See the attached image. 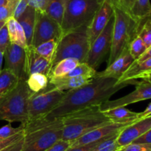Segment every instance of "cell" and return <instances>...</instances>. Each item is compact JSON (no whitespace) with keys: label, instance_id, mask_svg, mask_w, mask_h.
I'll use <instances>...</instances> for the list:
<instances>
[{"label":"cell","instance_id":"6da1fadb","mask_svg":"<svg viewBox=\"0 0 151 151\" xmlns=\"http://www.w3.org/2000/svg\"><path fill=\"white\" fill-rule=\"evenodd\" d=\"M137 83L136 80H128L119 83L116 78L95 77L88 83L66 91L60 103L44 117L47 119L63 117L90 106H100L118 91Z\"/></svg>","mask_w":151,"mask_h":151},{"label":"cell","instance_id":"7a4b0ae2","mask_svg":"<svg viewBox=\"0 0 151 151\" xmlns=\"http://www.w3.org/2000/svg\"><path fill=\"white\" fill-rule=\"evenodd\" d=\"M24 128V141L21 151H44L62 139V117L29 119Z\"/></svg>","mask_w":151,"mask_h":151},{"label":"cell","instance_id":"3957f363","mask_svg":"<svg viewBox=\"0 0 151 151\" xmlns=\"http://www.w3.org/2000/svg\"><path fill=\"white\" fill-rule=\"evenodd\" d=\"M62 119V139L71 142L92 130L112 122L101 110L100 106H90L72 112Z\"/></svg>","mask_w":151,"mask_h":151},{"label":"cell","instance_id":"277c9868","mask_svg":"<svg viewBox=\"0 0 151 151\" xmlns=\"http://www.w3.org/2000/svg\"><path fill=\"white\" fill-rule=\"evenodd\" d=\"M114 23L112 42L108 59V65L116 60L130 43L138 35L143 22H138L128 13L114 7Z\"/></svg>","mask_w":151,"mask_h":151},{"label":"cell","instance_id":"5b68a950","mask_svg":"<svg viewBox=\"0 0 151 151\" xmlns=\"http://www.w3.org/2000/svg\"><path fill=\"white\" fill-rule=\"evenodd\" d=\"M88 27H81L63 33L58 42L55 52L52 60V67L65 58H73L80 63L86 61L90 50L87 34Z\"/></svg>","mask_w":151,"mask_h":151},{"label":"cell","instance_id":"8992f818","mask_svg":"<svg viewBox=\"0 0 151 151\" xmlns=\"http://www.w3.org/2000/svg\"><path fill=\"white\" fill-rule=\"evenodd\" d=\"M32 93L26 81L19 80L14 88L0 102V120L25 125L29 120L27 104Z\"/></svg>","mask_w":151,"mask_h":151},{"label":"cell","instance_id":"52a82bcc","mask_svg":"<svg viewBox=\"0 0 151 151\" xmlns=\"http://www.w3.org/2000/svg\"><path fill=\"white\" fill-rule=\"evenodd\" d=\"M104 0H66L61 23L63 33L88 27Z\"/></svg>","mask_w":151,"mask_h":151},{"label":"cell","instance_id":"ba28073f","mask_svg":"<svg viewBox=\"0 0 151 151\" xmlns=\"http://www.w3.org/2000/svg\"><path fill=\"white\" fill-rule=\"evenodd\" d=\"M48 87V86H47ZM46 88L39 92L32 93L27 104L28 117L29 119L44 117L60 103L66 91L55 87Z\"/></svg>","mask_w":151,"mask_h":151},{"label":"cell","instance_id":"9c48e42d","mask_svg":"<svg viewBox=\"0 0 151 151\" xmlns=\"http://www.w3.org/2000/svg\"><path fill=\"white\" fill-rule=\"evenodd\" d=\"M63 35L61 26L49 16L45 11L36 10L31 45L34 47L52 39L59 40Z\"/></svg>","mask_w":151,"mask_h":151},{"label":"cell","instance_id":"30bf717a","mask_svg":"<svg viewBox=\"0 0 151 151\" xmlns=\"http://www.w3.org/2000/svg\"><path fill=\"white\" fill-rule=\"evenodd\" d=\"M114 23V17L113 16L103 32L91 44L86 63H88L94 69H97L104 61L106 56L110 53Z\"/></svg>","mask_w":151,"mask_h":151},{"label":"cell","instance_id":"8fae6325","mask_svg":"<svg viewBox=\"0 0 151 151\" xmlns=\"http://www.w3.org/2000/svg\"><path fill=\"white\" fill-rule=\"evenodd\" d=\"M4 58L5 69L11 72L19 80L27 79L26 49L10 43L4 52Z\"/></svg>","mask_w":151,"mask_h":151},{"label":"cell","instance_id":"7c38bea8","mask_svg":"<svg viewBox=\"0 0 151 151\" xmlns=\"http://www.w3.org/2000/svg\"><path fill=\"white\" fill-rule=\"evenodd\" d=\"M135 86V90L130 94L117 100H109L100 105L101 110L104 111L114 108L125 107L128 105L151 99V83L142 80L139 82L137 81Z\"/></svg>","mask_w":151,"mask_h":151},{"label":"cell","instance_id":"4fadbf2b","mask_svg":"<svg viewBox=\"0 0 151 151\" xmlns=\"http://www.w3.org/2000/svg\"><path fill=\"white\" fill-rule=\"evenodd\" d=\"M113 16L114 7L109 0H104L87 28L90 45L103 32Z\"/></svg>","mask_w":151,"mask_h":151},{"label":"cell","instance_id":"5bb4252c","mask_svg":"<svg viewBox=\"0 0 151 151\" xmlns=\"http://www.w3.org/2000/svg\"><path fill=\"white\" fill-rule=\"evenodd\" d=\"M128 125H129L118 124L114 123V122H111L107 125H103V126L99 127V128L84 134L77 139L74 140L73 142H71L70 147L83 145L88 144V143L94 142H97L98 140L107 138V137L119 133Z\"/></svg>","mask_w":151,"mask_h":151},{"label":"cell","instance_id":"9a60e30c","mask_svg":"<svg viewBox=\"0 0 151 151\" xmlns=\"http://www.w3.org/2000/svg\"><path fill=\"white\" fill-rule=\"evenodd\" d=\"M151 128V116H147L128 125L119 133L116 142L119 147L131 144Z\"/></svg>","mask_w":151,"mask_h":151},{"label":"cell","instance_id":"2e32d148","mask_svg":"<svg viewBox=\"0 0 151 151\" xmlns=\"http://www.w3.org/2000/svg\"><path fill=\"white\" fill-rule=\"evenodd\" d=\"M134 60H135L130 53L129 49L127 47L116 60H114L111 64L108 65L105 70L97 72L95 77H107L119 80L126 72L127 69L132 65Z\"/></svg>","mask_w":151,"mask_h":151},{"label":"cell","instance_id":"e0dca14e","mask_svg":"<svg viewBox=\"0 0 151 151\" xmlns=\"http://www.w3.org/2000/svg\"><path fill=\"white\" fill-rule=\"evenodd\" d=\"M26 52L27 71L28 76L32 74L41 73L49 77L52 69L51 63L38 54L33 46H27Z\"/></svg>","mask_w":151,"mask_h":151},{"label":"cell","instance_id":"ac0fdd59","mask_svg":"<svg viewBox=\"0 0 151 151\" xmlns=\"http://www.w3.org/2000/svg\"><path fill=\"white\" fill-rule=\"evenodd\" d=\"M49 83L60 91L74 89L79 88L91 82L94 78L87 76L59 77L49 78Z\"/></svg>","mask_w":151,"mask_h":151},{"label":"cell","instance_id":"d6986e66","mask_svg":"<svg viewBox=\"0 0 151 151\" xmlns=\"http://www.w3.org/2000/svg\"><path fill=\"white\" fill-rule=\"evenodd\" d=\"M104 114L112 122L131 125L139 120V113L131 111L125 107H117L104 111Z\"/></svg>","mask_w":151,"mask_h":151},{"label":"cell","instance_id":"ffe728a7","mask_svg":"<svg viewBox=\"0 0 151 151\" xmlns=\"http://www.w3.org/2000/svg\"><path fill=\"white\" fill-rule=\"evenodd\" d=\"M148 72H151V58L142 62H135L127 69L126 72L118 80V83L123 82L128 80H137L140 76Z\"/></svg>","mask_w":151,"mask_h":151},{"label":"cell","instance_id":"44dd1931","mask_svg":"<svg viewBox=\"0 0 151 151\" xmlns=\"http://www.w3.org/2000/svg\"><path fill=\"white\" fill-rule=\"evenodd\" d=\"M35 17H36V10L30 6H28L22 16L17 19V22L22 27L24 31L27 46L31 45L32 42Z\"/></svg>","mask_w":151,"mask_h":151},{"label":"cell","instance_id":"7402d4cb","mask_svg":"<svg viewBox=\"0 0 151 151\" xmlns=\"http://www.w3.org/2000/svg\"><path fill=\"white\" fill-rule=\"evenodd\" d=\"M19 80L8 69L0 71V102L14 88Z\"/></svg>","mask_w":151,"mask_h":151},{"label":"cell","instance_id":"603a6c76","mask_svg":"<svg viewBox=\"0 0 151 151\" xmlns=\"http://www.w3.org/2000/svg\"><path fill=\"white\" fill-rule=\"evenodd\" d=\"M80 63L78 60L73 58H65L60 60L52 67L49 78L63 77L75 69Z\"/></svg>","mask_w":151,"mask_h":151},{"label":"cell","instance_id":"cb8c5ba5","mask_svg":"<svg viewBox=\"0 0 151 151\" xmlns=\"http://www.w3.org/2000/svg\"><path fill=\"white\" fill-rule=\"evenodd\" d=\"M66 2V0H51L45 10V13L60 26L64 15Z\"/></svg>","mask_w":151,"mask_h":151},{"label":"cell","instance_id":"d4e9b609","mask_svg":"<svg viewBox=\"0 0 151 151\" xmlns=\"http://www.w3.org/2000/svg\"><path fill=\"white\" fill-rule=\"evenodd\" d=\"M150 0H136L131 16L138 22H143L150 16Z\"/></svg>","mask_w":151,"mask_h":151},{"label":"cell","instance_id":"484cf974","mask_svg":"<svg viewBox=\"0 0 151 151\" xmlns=\"http://www.w3.org/2000/svg\"><path fill=\"white\" fill-rule=\"evenodd\" d=\"M49 81V77L47 75L41 73H35L28 76L26 83L29 89L33 93H36L45 89L48 86Z\"/></svg>","mask_w":151,"mask_h":151},{"label":"cell","instance_id":"4316f807","mask_svg":"<svg viewBox=\"0 0 151 151\" xmlns=\"http://www.w3.org/2000/svg\"><path fill=\"white\" fill-rule=\"evenodd\" d=\"M58 42V40L52 39L50 41H45L34 48L38 54H39L40 55H41L43 58L47 59L48 61L52 63L55 52Z\"/></svg>","mask_w":151,"mask_h":151},{"label":"cell","instance_id":"83f0119b","mask_svg":"<svg viewBox=\"0 0 151 151\" xmlns=\"http://www.w3.org/2000/svg\"><path fill=\"white\" fill-rule=\"evenodd\" d=\"M97 71L90 66L88 63L86 62L84 63H80L75 69L65 75L63 77H75V76H87L90 78H94L97 74Z\"/></svg>","mask_w":151,"mask_h":151},{"label":"cell","instance_id":"f1b7e54d","mask_svg":"<svg viewBox=\"0 0 151 151\" xmlns=\"http://www.w3.org/2000/svg\"><path fill=\"white\" fill-rule=\"evenodd\" d=\"M128 49H129L130 53L135 60L141 57L147 50V47L144 41L139 35H137L130 43Z\"/></svg>","mask_w":151,"mask_h":151},{"label":"cell","instance_id":"f546056e","mask_svg":"<svg viewBox=\"0 0 151 151\" xmlns=\"http://www.w3.org/2000/svg\"><path fill=\"white\" fill-rule=\"evenodd\" d=\"M118 134L119 133L109 138L105 139L91 151H118L120 148L116 142Z\"/></svg>","mask_w":151,"mask_h":151},{"label":"cell","instance_id":"4dcf8cb0","mask_svg":"<svg viewBox=\"0 0 151 151\" xmlns=\"http://www.w3.org/2000/svg\"><path fill=\"white\" fill-rule=\"evenodd\" d=\"M138 35L145 44L147 50L151 47V17L149 16L143 22Z\"/></svg>","mask_w":151,"mask_h":151},{"label":"cell","instance_id":"1f68e13d","mask_svg":"<svg viewBox=\"0 0 151 151\" xmlns=\"http://www.w3.org/2000/svg\"><path fill=\"white\" fill-rule=\"evenodd\" d=\"M24 125L23 124H21L17 128H13L11 123H8L0 128V140L9 138L18 133H20L21 131H24Z\"/></svg>","mask_w":151,"mask_h":151},{"label":"cell","instance_id":"d6a6232c","mask_svg":"<svg viewBox=\"0 0 151 151\" xmlns=\"http://www.w3.org/2000/svg\"><path fill=\"white\" fill-rule=\"evenodd\" d=\"M18 1L19 0H11L6 5L0 6V22L7 20L9 18L13 16Z\"/></svg>","mask_w":151,"mask_h":151},{"label":"cell","instance_id":"836d02e7","mask_svg":"<svg viewBox=\"0 0 151 151\" xmlns=\"http://www.w3.org/2000/svg\"><path fill=\"white\" fill-rule=\"evenodd\" d=\"M114 7L119 9L131 15V10L134 5L136 0H109Z\"/></svg>","mask_w":151,"mask_h":151},{"label":"cell","instance_id":"e575fe53","mask_svg":"<svg viewBox=\"0 0 151 151\" xmlns=\"http://www.w3.org/2000/svg\"><path fill=\"white\" fill-rule=\"evenodd\" d=\"M118 151H151V144L149 143H131L120 147Z\"/></svg>","mask_w":151,"mask_h":151},{"label":"cell","instance_id":"d590c367","mask_svg":"<svg viewBox=\"0 0 151 151\" xmlns=\"http://www.w3.org/2000/svg\"><path fill=\"white\" fill-rule=\"evenodd\" d=\"M10 44V38H9L8 30H7V23L0 30V52L4 55L6 49Z\"/></svg>","mask_w":151,"mask_h":151},{"label":"cell","instance_id":"8d00e7d4","mask_svg":"<svg viewBox=\"0 0 151 151\" xmlns=\"http://www.w3.org/2000/svg\"><path fill=\"white\" fill-rule=\"evenodd\" d=\"M16 22H17V20L14 19L13 16L10 17L7 20V27L9 33V38H10V43H12V44H16V32H17Z\"/></svg>","mask_w":151,"mask_h":151},{"label":"cell","instance_id":"74e56055","mask_svg":"<svg viewBox=\"0 0 151 151\" xmlns=\"http://www.w3.org/2000/svg\"><path fill=\"white\" fill-rule=\"evenodd\" d=\"M23 138L24 131H21L20 133H18V134H15V135L12 136V137H9V138L4 139H1L0 140V150L9 147V146L11 145L16 143V142L22 139Z\"/></svg>","mask_w":151,"mask_h":151},{"label":"cell","instance_id":"f35d334b","mask_svg":"<svg viewBox=\"0 0 151 151\" xmlns=\"http://www.w3.org/2000/svg\"><path fill=\"white\" fill-rule=\"evenodd\" d=\"M16 28H17V32H16V44L26 49L27 47L26 35H25L24 29L18 22H16Z\"/></svg>","mask_w":151,"mask_h":151},{"label":"cell","instance_id":"ab89813d","mask_svg":"<svg viewBox=\"0 0 151 151\" xmlns=\"http://www.w3.org/2000/svg\"><path fill=\"white\" fill-rule=\"evenodd\" d=\"M70 146L71 142L60 139L44 151H66L70 147Z\"/></svg>","mask_w":151,"mask_h":151},{"label":"cell","instance_id":"60d3db41","mask_svg":"<svg viewBox=\"0 0 151 151\" xmlns=\"http://www.w3.org/2000/svg\"><path fill=\"white\" fill-rule=\"evenodd\" d=\"M28 6L29 5H28L27 0H19L13 11V17L17 20L22 16V13L25 11Z\"/></svg>","mask_w":151,"mask_h":151},{"label":"cell","instance_id":"b9f144b4","mask_svg":"<svg viewBox=\"0 0 151 151\" xmlns=\"http://www.w3.org/2000/svg\"><path fill=\"white\" fill-rule=\"evenodd\" d=\"M107 138H109V137H107ZM107 138H105V139H107ZM105 139L98 140V141H97V142H94L88 143V144L83 145L75 146V147H70L66 151H91L94 147H96V146H97V145L100 142H102L103 140H104Z\"/></svg>","mask_w":151,"mask_h":151},{"label":"cell","instance_id":"7bdbcfd3","mask_svg":"<svg viewBox=\"0 0 151 151\" xmlns=\"http://www.w3.org/2000/svg\"><path fill=\"white\" fill-rule=\"evenodd\" d=\"M51 0H27L28 5L35 10L45 11L47 5Z\"/></svg>","mask_w":151,"mask_h":151},{"label":"cell","instance_id":"ee69618b","mask_svg":"<svg viewBox=\"0 0 151 151\" xmlns=\"http://www.w3.org/2000/svg\"><path fill=\"white\" fill-rule=\"evenodd\" d=\"M132 143H149L151 144V128Z\"/></svg>","mask_w":151,"mask_h":151},{"label":"cell","instance_id":"f6af8a7d","mask_svg":"<svg viewBox=\"0 0 151 151\" xmlns=\"http://www.w3.org/2000/svg\"><path fill=\"white\" fill-rule=\"evenodd\" d=\"M23 141H24V138L22 139L19 140V141L16 142V143L14 144L11 145L9 147H6V148L3 149V150H0V151H20L22 150V145H23Z\"/></svg>","mask_w":151,"mask_h":151},{"label":"cell","instance_id":"bcb514c9","mask_svg":"<svg viewBox=\"0 0 151 151\" xmlns=\"http://www.w3.org/2000/svg\"><path fill=\"white\" fill-rule=\"evenodd\" d=\"M151 58V47H149L147 50L145 51V52L142 55L140 58H139L137 60H135V62H142L143 60H146V59Z\"/></svg>","mask_w":151,"mask_h":151},{"label":"cell","instance_id":"7dc6e473","mask_svg":"<svg viewBox=\"0 0 151 151\" xmlns=\"http://www.w3.org/2000/svg\"><path fill=\"white\" fill-rule=\"evenodd\" d=\"M151 114V103L148 105L147 108L145 109V110L143 112H141L139 113V119H143L145 117H147V116Z\"/></svg>","mask_w":151,"mask_h":151},{"label":"cell","instance_id":"c3c4849f","mask_svg":"<svg viewBox=\"0 0 151 151\" xmlns=\"http://www.w3.org/2000/svg\"><path fill=\"white\" fill-rule=\"evenodd\" d=\"M139 78L142 80H145V81H148V82L151 83V72L144 74V75H142V76H140Z\"/></svg>","mask_w":151,"mask_h":151},{"label":"cell","instance_id":"681fc988","mask_svg":"<svg viewBox=\"0 0 151 151\" xmlns=\"http://www.w3.org/2000/svg\"><path fill=\"white\" fill-rule=\"evenodd\" d=\"M11 0H0V6L6 5V4H8Z\"/></svg>","mask_w":151,"mask_h":151},{"label":"cell","instance_id":"f907efd6","mask_svg":"<svg viewBox=\"0 0 151 151\" xmlns=\"http://www.w3.org/2000/svg\"><path fill=\"white\" fill-rule=\"evenodd\" d=\"M6 23H7V20L1 21V22H0V30H1V28H2L6 24Z\"/></svg>","mask_w":151,"mask_h":151},{"label":"cell","instance_id":"816d5d0a","mask_svg":"<svg viewBox=\"0 0 151 151\" xmlns=\"http://www.w3.org/2000/svg\"><path fill=\"white\" fill-rule=\"evenodd\" d=\"M3 58H4V55H3L1 52H0V71L1 70V63H2Z\"/></svg>","mask_w":151,"mask_h":151},{"label":"cell","instance_id":"f5cc1de1","mask_svg":"<svg viewBox=\"0 0 151 151\" xmlns=\"http://www.w3.org/2000/svg\"><path fill=\"white\" fill-rule=\"evenodd\" d=\"M151 116V114H150V115H149V116Z\"/></svg>","mask_w":151,"mask_h":151},{"label":"cell","instance_id":"db71d44e","mask_svg":"<svg viewBox=\"0 0 151 151\" xmlns=\"http://www.w3.org/2000/svg\"><path fill=\"white\" fill-rule=\"evenodd\" d=\"M150 16H151V13H150Z\"/></svg>","mask_w":151,"mask_h":151},{"label":"cell","instance_id":"11a10c76","mask_svg":"<svg viewBox=\"0 0 151 151\" xmlns=\"http://www.w3.org/2000/svg\"><path fill=\"white\" fill-rule=\"evenodd\" d=\"M150 17H151V16H150Z\"/></svg>","mask_w":151,"mask_h":151},{"label":"cell","instance_id":"9f6ffc18","mask_svg":"<svg viewBox=\"0 0 151 151\" xmlns=\"http://www.w3.org/2000/svg\"><path fill=\"white\" fill-rule=\"evenodd\" d=\"M20 151H21V150H20Z\"/></svg>","mask_w":151,"mask_h":151}]
</instances>
